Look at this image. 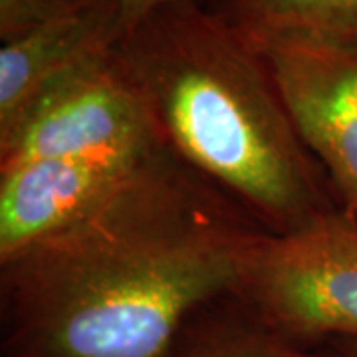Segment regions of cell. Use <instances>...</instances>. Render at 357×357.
I'll return each instance as SVG.
<instances>
[{"mask_svg":"<svg viewBox=\"0 0 357 357\" xmlns=\"http://www.w3.org/2000/svg\"><path fill=\"white\" fill-rule=\"evenodd\" d=\"M204 2H211V0H204Z\"/></svg>","mask_w":357,"mask_h":357,"instance_id":"13","label":"cell"},{"mask_svg":"<svg viewBox=\"0 0 357 357\" xmlns=\"http://www.w3.org/2000/svg\"><path fill=\"white\" fill-rule=\"evenodd\" d=\"M332 345H335L345 357H357V340H332Z\"/></svg>","mask_w":357,"mask_h":357,"instance_id":"12","label":"cell"},{"mask_svg":"<svg viewBox=\"0 0 357 357\" xmlns=\"http://www.w3.org/2000/svg\"><path fill=\"white\" fill-rule=\"evenodd\" d=\"M206 4L246 38L357 40V0H211Z\"/></svg>","mask_w":357,"mask_h":357,"instance_id":"8","label":"cell"},{"mask_svg":"<svg viewBox=\"0 0 357 357\" xmlns=\"http://www.w3.org/2000/svg\"><path fill=\"white\" fill-rule=\"evenodd\" d=\"M177 2H185V0H119L121 20H123L126 34H128L129 30H133L137 24H141L147 16L157 13L159 8L169 6V4H177Z\"/></svg>","mask_w":357,"mask_h":357,"instance_id":"11","label":"cell"},{"mask_svg":"<svg viewBox=\"0 0 357 357\" xmlns=\"http://www.w3.org/2000/svg\"><path fill=\"white\" fill-rule=\"evenodd\" d=\"M167 147L117 48L54 79L0 133V169Z\"/></svg>","mask_w":357,"mask_h":357,"instance_id":"4","label":"cell"},{"mask_svg":"<svg viewBox=\"0 0 357 357\" xmlns=\"http://www.w3.org/2000/svg\"><path fill=\"white\" fill-rule=\"evenodd\" d=\"M167 151L52 157L0 169V260L86 217Z\"/></svg>","mask_w":357,"mask_h":357,"instance_id":"6","label":"cell"},{"mask_svg":"<svg viewBox=\"0 0 357 357\" xmlns=\"http://www.w3.org/2000/svg\"><path fill=\"white\" fill-rule=\"evenodd\" d=\"M252 42L298 137L337 204L357 220V40L270 36Z\"/></svg>","mask_w":357,"mask_h":357,"instance_id":"5","label":"cell"},{"mask_svg":"<svg viewBox=\"0 0 357 357\" xmlns=\"http://www.w3.org/2000/svg\"><path fill=\"white\" fill-rule=\"evenodd\" d=\"M330 344V342H328ZM173 357H345L335 345L310 347L306 342L288 337L264 326L252 316L250 321L220 324L181 337Z\"/></svg>","mask_w":357,"mask_h":357,"instance_id":"9","label":"cell"},{"mask_svg":"<svg viewBox=\"0 0 357 357\" xmlns=\"http://www.w3.org/2000/svg\"><path fill=\"white\" fill-rule=\"evenodd\" d=\"M117 54L167 149L268 232L340 206L264 56L204 0L159 8Z\"/></svg>","mask_w":357,"mask_h":357,"instance_id":"2","label":"cell"},{"mask_svg":"<svg viewBox=\"0 0 357 357\" xmlns=\"http://www.w3.org/2000/svg\"><path fill=\"white\" fill-rule=\"evenodd\" d=\"M100 0H0V40L10 44Z\"/></svg>","mask_w":357,"mask_h":357,"instance_id":"10","label":"cell"},{"mask_svg":"<svg viewBox=\"0 0 357 357\" xmlns=\"http://www.w3.org/2000/svg\"><path fill=\"white\" fill-rule=\"evenodd\" d=\"M232 296L294 340H357V220L335 206L292 232H266Z\"/></svg>","mask_w":357,"mask_h":357,"instance_id":"3","label":"cell"},{"mask_svg":"<svg viewBox=\"0 0 357 357\" xmlns=\"http://www.w3.org/2000/svg\"><path fill=\"white\" fill-rule=\"evenodd\" d=\"M266 232L167 151L86 217L0 260L2 357H173Z\"/></svg>","mask_w":357,"mask_h":357,"instance_id":"1","label":"cell"},{"mask_svg":"<svg viewBox=\"0 0 357 357\" xmlns=\"http://www.w3.org/2000/svg\"><path fill=\"white\" fill-rule=\"evenodd\" d=\"M119 0H100L79 13L34 30L0 48V133L54 79L96 56L112 52L123 38Z\"/></svg>","mask_w":357,"mask_h":357,"instance_id":"7","label":"cell"}]
</instances>
